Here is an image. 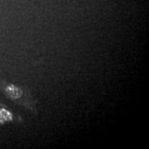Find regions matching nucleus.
I'll return each mask as SVG.
<instances>
[{
	"label": "nucleus",
	"mask_w": 149,
	"mask_h": 149,
	"mask_svg": "<svg viewBox=\"0 0 149 149\" xmlns=\"http://www.w3.org/2000/svg\"><path fill=\"white\" fill-rule=\"evenodd\" d=\"M0 89L10 100L21 103L24 106L23 102L24 100H22L23 96H24V92L20 87L12 84L0 82Z\"/></svg>",
	"instance_id": "nucleus-1"
},
{
	"label": "nucleus",
	"mask_w": 149,
	"mask_h": 149,
	"mask_svg": "<svg viewBox=\"0 0 149 149\" xmlns=\"http://www.w3.org/2000/svg\"><path fill=\"white\" fill-rule=\"evenodd\" d=\"M14 120L13 114L6 108L0 109V124H3L6 122H11Z\"/></svg>",
	"instance_id": "nucleus-2"
}]
</instances>
